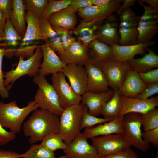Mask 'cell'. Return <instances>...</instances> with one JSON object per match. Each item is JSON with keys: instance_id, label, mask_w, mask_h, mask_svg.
<instances>
[{"instance_id": "1", "label": "cell", "mask_w": 158, "mask_h": 158, "mask_svg": "<svg viewBox=\"0 0 158 158\" xmlns=\"http://www.w3.org/2000/svg\"><path fill=\"white\" fill-rule=\"evenodd\" d=\"M59 116L49 111L38 109L32 112L23 125L24 136L32 145L42 141L48 135L59 133Z\"/></svg>"}, {"instance_id": "2", "label": "cell", "mask_w": 158, "mask_h": 158, "mask_svg": "<svg viewBox=\"0 0 158 158\" xmlns=\"http://www.w3.org/2000/svg\"><path fill=\"white\" fill-rule=\"evenodd\" d=\"M37 108L34 100L30 101L22 108L19 107L15 100L8 103L0 102V124L3 128L9 129L16 135L21 132L27 116Z\"/></svg>"}, {"instance_id": "3", "label": "cell", "mask_w": 158, "mask_h": 158, "mask_svg": "<svg viewBox=\"0 0 158 158\" xmlns=\"http://www.w3.org/2000/svg\"><path fill=\"white\" fill-rule=\"evenodd\" d=\"M43 54L41 45L36 46L34 54L28 59L24 60L20 57L18 64L15 68L4 73V84L8 91L13 83L19 78L28 75L33 77L38 74L41 65Z\"/></svg>"}, {"instance_id": "4", "label": "cell", "mask_w": 158, "mask_h": 158, "mask_svg": "<svg viewBox=\"0 0 158 158\" xmlns=\"http://www.w3.org/2000/svg\"><path fill=\"white\" fill-rule=\"evenodd\" d=\"M33 81L38 86L33 100L38 108L60 116L63 109L61 106L58 96L52 85L47 81L45 76L38 74L33 77Z\"/></svg>"}, {"instance_id": "5", "label": "cell", "mask_w": 158, "mask_h": 158, "mask_svg": "<svg viewBox=\"0 0 158 158\" xmlns=\"http://www.w3.org/2000/svg\"><path fill=\"white\" fill-rule=\"evenodd\" d=\"M83 105L81 103L63 109L59 116V133L67 145L81 134L80 130Z\"/></svg>"}, {"instance_id": "6", "label": "cell", "mask_w": 158, "mask_h": 158, "mask_svg": "<svg viewBox=\"0 0 158 158\" xmlns=\"http://www.w3.org/2000/svg\"><path fill=\"white\" fill-rule=\"evenodd\" d=\"M141 114L130 113L123 116L122 127L124 135L135 148L146 152L149 144L145 141L142 137L141 130Z\"/></svg>"}, {"instance_id": "7", "label": "cell", "mask_w": 158, "mask_h": 158, "mask_svg": "<svg viewBox=\"0 0 158 158\" xmlns=\"http://www.w3.org/2000/svg\"><path fill=\"white\" fill-rule=\"evenodd\" d=\"M118 33L119 45H128L137 43V26L139 17L131 8L123 10L119 15Z\"/></svg>"}, {"instance_id": "8", "label": "cell", "mask_w": 158, "mask_h": 158, "mask_svg": "<svg viewBox=\"0 0 158 158\" xmlns=\"http://www.w3.org/2000/svg\"><path fill=\"white\" fill-rule=\"evenodd\" d=\"M139 4L143 7L144 12L138 23L137 43L151 41L158 32V9Z\"/></svg>"}, {"instance_id": "9", "label": "cell", "mask_w": 158, "mask_h": 158, "mask_svg": "<svg viewBox=\"0 0 158 158\" xmlns=\"http://www.w3.org/2000/svg\"><path fill=\"white\" fill-rule=\"evenodd\" d=\"M92 145L99 157L112 154L131 146L123 134H113L91 138Z\"/></svg>"}, {"instance_id": "10", "label": "cell", "mask_w": 158, "mask_h": 158, "mask_svg": "<svg viewBox=\"0 0 158 158\" xmlns=\"http://www.w3.org/2000/svg\"><path fill=\"white\" fill-rule=\"evenodd\" d=\"M62 72L52 74V85L58 96L62 108L64 109L80 103L82 96L77 95L66 80Z\"/></svg>"}, {"instance_id": "11", "label": "cell", "mask_w": 158, "mask_h": 158, "mask_svg": "<svg viewBox=\"0 0 158 158\" xmlns=\"http://www.w3.org/2000/svg\"><path fill=\"white\" fill-rule=\"evenodd\" d=\"M101 68L107 78L109 86L115 91L118 90L122 86L129 68L127 61L112 59Z\"/></svg>"}, {"instance_id": "12", "label": "cell", "mask_w": 158, "mask_h": 158, "mask_svg": "<svg viewBox=\"0 0 158 158\" xmlns=\"http://www.w3.org/2000/svg\"><path fill=\"white\" fill-rule=\"evenodd\" d=\"M123 0H111L106 5L91 6L80 9L77 11V13L84 21H102L113 13L116 12Z\"/></svg>"}, {"instance_id": "13", "label": "cell", "mask_w": 158, "mask_h": 158, "mask_svg": "<svg viewBox=\"0 0 158 158\" xmlns=\"http://www.w3.org/2000/svg\"><path fill=\"white\" fill-rule=\"evenodd\" d=\"M120 97L122 107L118 116H123L130 113L143 114L156 108L158 106V95L146 99H137L122 95H121Z\"/></svg>"}, {"instance_id": "14", "label": "cell", "mask_w": 158, "mask_h": 158, "mask_svg": "<svg viewBox=\"0 0 158 158\" xmlns=\"http://www.w3.org/2000/svg\"><path fill=\"white\" fill-rule=\"evenodd\" d=\"M62 73L68 78L70 85L77 95L82 96L88 91L87 73L84 66L67 64Z\"/></svg>"}, {"instance_id": "15", "label": "cell", "mask_w": 158, "mask_h": 158, "mask_svg": "<svg viewBox=\"0 0 158 158\" xmlns=\"http://www.w3.org/2000/svg\"><path fill=\"white\" fill-rule=\"evenodd\" d=\"M43 60L41 64L38 75L44 76L59 72H62L67 64L62 61L59 56L47 43L41 45Z\"/></svg>"}, {"instance_id": "16", "label": "cell", "mask_w": 158, "mask_h": 158, "mask_svg": "<svg viewBox=\"0 0 158 158\" xmlns=\"http://www.w3.org/2000/svg\"><path fill=\"white\" fill-rule=\"evenodd\" d=\"M81 134L63 150L66 158H99L95 148Z\"/></svg>"}, {"instance_id": "17", "label": "cell", "mask_w": 158, "mask_h": 158, "mask_svg": "<svg viewBox=\"0 0 158 158\" xmlns=\"http://www.w3.org/2000/svg\"><path fill=\"white\" fill-rule=\"evenodd\" d=\"M106 19L105 22L99 27L96 39L110 47L119 44L120 38L118 29L119 19L113 13Z\"/></svg>"}, {"instance_id": "18", "label": "cell", "mask_w": 158, "mask_h": 158, "mask_svg": "<svg viewBox=\"0 0 158 158\" xmlns=\"http://www.w3.org/2000/svg\"><path fill=\"white\" fill-rule=\"evenodd\" d=\"M114 91L108 90L102 92H94L87 91L82 96L80 103L87 107L89 113L96 117L101 114L104 104L113 96Z\"/></svg>"}, {"instance_id": "19", "label": "cell", "mask_w": 158, "mask_h": 158, "mask_svg": "<svg viewBox=\"0 0 158 158\" xmlns=\"http://www.w3.org/2000/svg\"><path fill=\"white\" fill-rule=\"evenodd\" d=\"M87 75L88 91L102 92L107 91L108 81L101 68L89 61L85 64Z\"/></svg>"}, {"instance_id": "20", "label": "cell", "mask_w": 158, "mask_h": 158, "mask_svg": "<svg viewBox=\"0 0 158 158\" xmlns=\"http://www.w3.org/2000/svg\"><path fill=\"white\" fill-rule=\"evenodd\" d=\"M88 61L101 68L113 59L111 47L97 39L92 41L87 47Z\"/></svg>"}, {"instance_id": "21", "label": "cell", "mask_w": 158, "mask_h": 158, "mask_svg": "<svg viewBox=\"0 0 158 158\" xmlns=\"http://www.w3.org/2000/svg\"><path fill=\"white\" fill-rule=\"evenodd\" d=\"M123 116H118L109 121L85 128L81 135L87 138L113 134H123L122 127Z\"/></svg>"}, {"instance_id": "22", "label": "cell", "mask_w": 158, "mask_h": 158, "mask_svg": "<svg viewBox=\"0 0 158 158\" xmlns=\"http://www.w3.org/2000/svg\"><path fill=\"white\" fill-rule=\"evenodd\" d=\"M154 44V42L151 41L130 45H113L111 47L113 51V59L121 61H127L134 58L137 54H144L148 47Z\"/></svg>"}, {"instance_id": "23", "label": "cell", "mask_w": 158, "mask_h": 158, "mask_svg": "<svg viewBox=\"0 0 158 158\" xmlns=\"http://www.w3.org/2000/svg\"><path fill=\"white\" fill-rule=\"evenodd\" d=\"M147 87V85L141 80L139 73L129 68L123 83L118 91L121 95L135 98Z\"/></svg>"}, {"instance_id": "24", "label": "cell", "mask_w": 158, "mask_h": 158, "mask_svg": "<svg viewBox=\"0 0 158 158\" xmlns=\"http://www.w3.org/2000/svg\"><path fill=\"white\" fill-rule=\"evenodd\" d=\"M59 57L67 64L84 66L89 60L87 47L77 40Z\"/></svg>"}, {"instance_id": "25", "label": "cell", "mask_w": 158, "mask_h": 158, "mask_svg": "<svg viewBox=\"0 0 158 158\" xmlns=\"http://www.w3.org/2000/svg\"><path fill=\"white\" fill-rule=\"evenodd\" d=\"M76 12L68 6L51 15L47 20L52 26L73 30L76 27L78 22Z\"/></svg>"}, {"instance_id": "26", "label": "cell", "mask_w": 158, "mask_h": 158, "mask_svg": "<svg viewBox=\"0 0 158 158\" xmlns=\"http://www.w3.org/2000/svg\"><path fill=\"white\" fill-rule=\"evenodd\" d=\"M102 21L85 22L82 21L71 32L75 35L77 40L85 47L97 38V32Z\"/></svg>"}, {"instance_id": "27", "label": "cell", "mask_w": 158, "mask_h": 158, "mask_svg": "<svg viewBox=\"0 0 158 158\" xmlns=\"http://www.w3.org/2000/svg\"><path fill=\"white\" fill-rule=\"evenodd\" d=\"M27 27L25 35L20 44L21 47L32 44L37 40H44L41 29L40 19L30 11L26 13Z\"/></svg>"}, {"instance_id": "28", "label": "cell", "mask_w": 158, "mask_h": 158, "mask_svg": "<svg viewBox=\"0 0 158 158\" xmlns=\"http://www.w3.org/2000/svg\"><path fill=\"white\" fill-rule=\"evenodd\" d=\"M141 58H132L127 61L129 68L137 72L144 73L158 68V55L151 49Z\"/></svg>"}, {"instance_id": "29", "label": "cell", "mask_w": 158, "mask_h": 158, "mask_svg": "<svg viewBox=\"0 0 158 158\" xmlns=\"http://www.w3.org/2000/svg\"><path fill=\"white\" fill-rule=\"evenodd\" d=\"M12 12L10 20L22 39L26 29L25 6L23 0H12Z\"/></svg>"}, {"instance_id": "30", "label": "cell", "mask_w": 158, "mask_h": 158, "mask_svg": "<svg viewBox=\"0 0 158 158\" xmlns=\"http://www.w3.org/2000/svg\"><path fill=\"white\" fill-rule=\"evenodd\" d=\"M40 25L44 40L49 46L58 53L59 56L64 50L59 35L53 29L47 20L40 18Z\"/></svg>"}, {"instance_id": "31", "label": "cell", "mask_w": 158, "mask_h": 158, "mask_svg": "<svg viewBox=\"0 0 158 158\" xmlns=\"http://www.w3.org/2000/svg\"><path fill=\"white\" fill-rule=\"evenodd\" d=\"M118 90L114 91L111 98L103 105L101 114L104 118L114 119L118 116L122 107Z\"/></svg>"}, {"instance_id": "32", "label": "cell", "mask_w": 158, "mask_h": 158, "mask_svg": "<svg viewBox=\"0 0 158 158\" xmlns=\"http://www.w3.org/2000/svg\"><path fill=\"white\" fill-rule=\"evenodd\" d=\"M23 158H55L54 152L41 144L31 145L25 152L20 154Z\"/></svg>"}, {"instance_id": "33", "label": "cell", "mask_w": 158, "mask_h": 158, "mask_svg": "<svg viewBox=\"0 0 158 158\" xmlns=\"http://www.w3.org/2000/svg\"><path fill=\"white\" fill-rule=\"evenodd\" d=\"M42 142L41 144L53 152L58 149L63 150L67 146L59 133L48 135Z\"/></svg>"}, {"instance_id": "34", "label": "cell", "mask_w": 158, "mask_h": 158, "mask_svg": "<svg viewBox=\"0 0 158 158\" xmlns=\"http://www.w3.org/2000/svg\"><path fill=\"white\" fill-rule=\"evenodd\" d=\"M112 119H113L99 118L90 114L88 112L87 107L85 105H83L80 129L92 127L96 125L105 123Z\"/></svg>"}, {"instance_id": "35", "label": "cell", "mask_w": 158, "mask_h": 158, "mask_svg": "<svg viewBox=\"0 0 158 158\" xmlns=\"http://www.w3.org/2000/svg\"><path fill=\"white\" fill-rule=\"evenodd\" d=\"M72 0H52L49 2L40 18L47 20L52 14L67 7Z\"/></svg>"}, {"instance_id": "36", "label": "cell", "mask_w": 158, "mask_h": 158, "mask_svg": "<svg viewBox=\"0 0 158 158\" xmlns=\"http://www.w3.org/2000/svg\"><path fill=\"white\" fill-rule=\"evenodd\" d=\"M3 36L4 40L6 41V44L13 47L17 45L19 41L22 40L10 20L8 19L6 22Z\"/></svg>"}, {"instance_id": "37", "label": "cell", "mask_w": 158, "mask_h": 158, "mask_svg": "<svg viewBox=\"0 0 158 158\" xmlns=\"http://www.w3.org/2000/svg\"><path fill=\"white\" fill-rule=\"evenodd\" d=\"M23 1L25 10L30 12L38 18L40 19L49 0H24Z\"/></svg>"}, {"instance_id": "38", "label": "cell", "mask_w": 158, "mask_h": 158, "mask_svg": "<svg viewBox=\"0 0 158 158\" xmlns=\"http://www.w3.org/2000/svg\"><path fill=\"white\" fill-rule=\"evenodd\" d=\"M141 123L144 131L158 127V109L155 108L141 115Z\"/></svg>"}, {"instance_id": "39", "label": "cell", "mask_w": 158, "mask_h": 158, "mask_svg": "<svg viewBox=\"0 0 158 158\" xmlns=\"http://www.w3.org/2000/svg\"><path fill=\"white\" fill-rule=\"evenodd\" d=\"M51 26L59 35L64 50L68 49L77 41L76 37L73 35L70 30L60 27Z\"/></svg>"}, {"instance_id": "40", "label": "cell", "mask_w": 158, "mask_h": 158, "mask_svg": "<svg viewBox=\"0 0 158 158\" xmlns=\"http://www.w3.org/2000/svg\"><path fill=\"white\" fill-rule=\"evenodd\" d=\"M99 158H139L136 153L131 147H128L116 152Z\"/></svg>"}, {"instance_id": "41", "label": "cell", "mask_w": 158, "mask_h": 158, "mask_svg": "<svg viewBox=\"0 0 158 158\" xmlns=\"http://www.w3.org/2000/svg\"><path fill=\"white\" fill-rule=\"evenodd\" d=\"M143 140L147 143L158 147V127L142 133Z\"/></svg>"}, {"instance_id": "42", "label": "cell", "mask_w": 158, "mask_h": 158, "mask_svg": "<svg viewBox=\"0 0 158 158\" xmlns=\"http://www.w3.org/2000/svg\"><path fill=\"white\" fill-rule=\"evenodd\" d=\"M6 51L3 49H0V96L3 99H6L9 97L8 90L4 84V73L2 70V61Z\"/></svg>"}, {"instance_id": "43", "label": "cell", "mask_w": 158, "mask_h": 158, "mask_svg": "<svg viewBox=\"0 0 158 158\" xmlns=\"http://www.w3.org/2000/svg\"><path fill=\"white\" fill-rule=\"evenodd\" d=\"M140 76L145 85L158 82V69L155 68L144 73H139Z\"/></svg>"}, {"instance_id": "44", "label": "cell", "mask_w": 158, "mask_h": 158, "mask_svg": "<svg viewBox=\"0 0 158 158\" xmlns=\"http://www.w3.org/2000/svg\"><path fill=\"white\" fill-rule=\"evenodd\" d=\"M146 89L135 97L137 99H146L158 93V82L150 83Z\"/></svg>"}, {"instance_id": "45", "label": "cell", "mask_w": 158, "mask_h": 158, "mask_svg": "<svg viewBox=\"0 0 158 158\" xmlns=\"http://www.w3.org/2000/svg\"><path fill=\"white\" fill-rule=\"evenodd\" d=\"M16 134L3 128L0 124V146L6 145L16 138Z\"/></svg>"}, {"instance_id": "46", "label": "cell", "mask_w": 158, "mask_h": 158, "mask_svg": "<svg viewBox=\"0 0 158 158\" xmlns=\"http://www.w3.org/2000/svg\"><path fill=\"white\" fill-rule=\"evenodd\" d=\"M12 8V0H0V10L10 20Z\"/></svg>"}, {"instance_id": "47", "label": "cell", "mask_w": 158, "mask_h": 158, "mask_svg": "<svg viewBox=\"0 0 158 158\" xmlns=\"http://www.w3.org/2000/svg\"><path fill=\"white\" fill-rule=\"evenodd\" d=\"M92 5V0H72L69 6L77 12L80 9Z\"/></svg>"}, {"instance_id": "48", "label": "cell", "mask_w": 158, "mask_h": 158, "mask_svg": "<svg viewBox=\"0 0 158 158\" xmlns=\"http://www.w3.org/2000/svg\"><path fill=\"white\" fill-rule=\"evenodd\" d=\"M20 154L12 150L0 149V158H20Z\"/></svg>"}, {"instance_id": "49", "label": "cell", "mask_w": 158, "mask_h": 158, "mask_svg": "<svg viewBox=\"0 0 158 158\" xmlns=\"http://www.w3.org/2000/svg\"><path fill=\"white\" fill-rule=\"evenodd\" d=\"M137 0H124L123 4H122L116 11L117 14L119 16L120 13L124 10L133 6Z\"/></svg>"}, {"instance_id": "50", "label": "cell", "mask_w": 158, "mask_h": 158, "mask_svg": "<svg viewBox=\"0 0 158 158\" xmlns=\"http://www.w3.org/2000/svg\"><path fill=\"white\" fill-rule=\"evenodd\" d=\"M137 1L139 3H147L153 8L158 9V0H139Z\"/></svg>"}, {"instance_id": "51", "label": "cell", "mask_w": 158, "mask_h": 158, "mask_svg": "<svg viewBox=\"0 0 158 158\" xmlns=\"http://www.w3.org/2000/svg\"><path fill=\"white\" fill-rule=\"evenodd\" d=\"M7 19L6 16L0 10V34L2 35Z\"/></svg>"}, {"instance_id": "52", "label": "cell", "mask_w": 158, "mask_h": 158, "mask_svg": "<svg viewBox=\"0 0 158 158\" xmlns=\"http://www.w3.org/2000/svg\"><path fill=\"white\" fill-rule=\"evenodd\" d=\"M111 0H92L93 5L99 6L107 4L110 3Z\"/></svg>"}, {"instance_id": "53", "label": "cell", "mask_w": 158, "mask_h": 158, "mask_svg": "<svg viewBox=\"0 0 158 158\" xmlns=\"http://www.w3.org/2000/svg\"><path fill=\"white\" fill-rule=\"evenodd\" d=\"M4 40L3 37L2 35L0 34V41Z\"/></svg>"}, {"instance_id": "54", "label": "cell", "mask_w": 158, "mask_h": 158, "mask_svg": "<svg viewBox=\"0 0 158 158\" xmlns=\"http://www.w3.org/2000/svg\"><path fill=\"white\" fill-rule=\"evenodd\" d=\"M153 158H158V152H157Z\"/></svg>"}, {"instance_id": "55", "label": "cell", "mask_w": 158, "mask_h": 158, "mask_svg": "<svg viewBox=\"0 0 158 158\" xmlns=\"http://www.w3.org/2000/svg\"><path fill=\"white\" fill-rule=\"evenodd\" d=\"M55 158H66V157L64 155L58 157H55Z\"/></svg>"}]
</instances>
